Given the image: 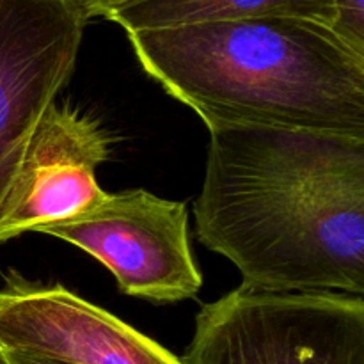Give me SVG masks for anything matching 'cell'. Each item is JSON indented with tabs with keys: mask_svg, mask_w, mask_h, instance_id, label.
Returning a JSON list of instances; mask_svg holds the SVG:
<instances>
[{
	"mask_svg": "<svg viewBox=\"0 0 364 364\" xmlns=\"http://www.w3.org/2000/svg\"><path fill=\"white\" fill-rule=\"evenodd\" d=\"M98 259L128 297L174 304L199 294L203 276L185 203L142 188L107 194L91 210L39 230Z\"/></svg>",
	"mask_w": 364,
	"mask_h": 364,
	"instance_id": "obj_4",
	"label": "cell"
},
{
	"mask_svg": "<svg viewBox=\"0 0 364 364\" xmlns=\"http://www.w3.org/2000/svg\"><path fill=\"white\" fill-rule=\"evenodd\" d=\"M109 156L110 139L98 121L53 103L25 148L2 206L0 244L98 205L107 192L96 171Z\"/></svg>",
	"mask_w": 364,
	"mask_h": 364,
	"instance_id": "obj_7",
	"label": "cell"
},
{
	"mask_svg": "<svg viewBox=\"0 0 364 364\" xmlns=\"http://www.w3.org/2000/svg\"><path fill=\"white\" fill-rule=\"evenodd\" d=\"M0 364H9V361H7V358H6V354H4L2 348H0Z\"/></svg>",
	"mask_w": 364,
	"mask_h": 364,
	"instance_id": "obj_12",
	"label": "cell"
},
{
	"mask_svg": "<svg viewBox=\"0 0 364 364\" xmlns=\"http://www.w3.org/2000/svg\"><path fill=\"white\" fill-rule=\"evenodd\" d=\"M0 348L68 364H183L63 284H43L18 272H11L0 288Z\"/></svg>",
	"mask_w": 364,
	"mask_h": 364,
	"instance_id": "obj_6",
	"label": "cell"
},
{
	"mask_svg": "<svg viewBox=\"0 0 364 364\" xmlns=\"http://www.w3.org/2000/svg\"><path fill=\"white\" fill-rule=\"evenodd\" d=\"M103 16L128 32L252 18H299L331 27V0H130Z\"/></svg>",
	"mask_w": 364,
	"mask_h": 364,
	"instance_id": "obj_8",
	"label": "cell"
},
{
	"mask_svg": "<svg viewBox=\"0 0 364 364\" xmlns=\"http://www.w3.org/2000/svg\"><path fill=\"white\" fill-rule=\"evenodd\" d=\"M183 364H364V301L238 287L205 304Z\"/></svg>",
	"mask_w": 364,
	"mask_h": 364,
	"instance_id": "obj_3",
	"label": "cell"
},
{
	"mask_svg": "<svg viewBox=\"0 0 364 364\" xmlns=\"http://www.w3.org/2000/svg\"><path fill=\"white\" fill-rule=\"evenodd\" d=\"M9 364H68L57 359L45 358L38 354H25V352H4Z\"/></svg>",
	"mask_w": 364,
	"mask_h": 364,
	"instance_id": "obj_11",
	"label": "cell"
},
{
	"mask_svg": "<svg viewBox=\"0 0 364 364\" xmlns=\"http://www.w3.org/2000/svg\"><path fill=\"white\" fill-rule=\"evenodd\" d=\"M142 70L208 128L364 139V57L329 27L252 18L128 32Z\"/></svg>",
	"mask_w": 364,
	"mask_h": 364,
	"instance_id": "obj_2",
	"label": "cell"
},
{
	"mask_svg": "<svg viewBox=\"0 0 364 364\" xmlns=\"http://www.w3.org/2000/svg\"><path fill=\"white\" fill-rule=\"evenodd\" d=\"M85 23L77 0H0V212L39 119L73 75Z\"/></svg>",
	"mask_w": 364,
	"mask_h": 364,
	"instance_id": "obj_5",
	"label": "cell"
},
{
	"mask_svg": "<svg viewBox=\"0 0 364 364\" xmlns=\"http://www.w3.org/2000/svg\"><path fill=\"white\" fill-rule=\"evenodd\" d=\"M77 2L82 7V11H84L85 18L89 20L92 16H103L110 9L121 6V4L130 2V0H77Z\"/></svg>",
	"mask_w": 364,
	"mask_h": 364,
	"instance_id": "obj_10",
	"label": "cell"
},
{
	"mask_svg": "<svg viewBox=\"0 0 364 364\" xmlns=\"http://www.w3.org/2000/svg\"><path fill=\"white\" fill-rule=\"evenodd\" d=\"M196 233L245 287L364 294V139L208 128Z\"/></svg>",
	"mask_w": 364,
	"mask_h": 364,
	"instance_id": "obj_1",
	"label": "cell"
},
{
	"mask_svg": "<svg viewBox=\"0 0 364 364\" xmlns=\"http://www.w3.org/2000/svg\"><path fill=\"white\" fill-rule=\"evenodd\" d=\"M331 31L355 53L364 57V0H331Z\"/></svg>",
	"mask_w": 364,
	"mask_h": 364,
	"instance_id": "obj_9",
	"label": "cell"
}]
</instances>
